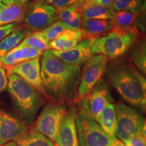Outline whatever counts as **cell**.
<instances>
[{"mask_svg":"<svg viewBox=\"0 0 146 146\" xmlns=\"http://www.w3.org/2000/svg\"><path fill=\"white\" fill-rule=\"evenodd\" d=\"M26 12L25 3L5 5L0 12V27L21 21L25 18Z\"/></svg>","mask_w":146,"mask_h":146,"instance_id":"obj_22","label":"cell"},{"mask_svg":"<svg viewBox=\"0 0 146 146\" xmlns=\"http://www.w3.org/2000/svg\"><path fill=\"white\" fill-rule=\"evenodd\" d=\"M98 123L109 135L116 137V114L115 106L112 101H109L102 110Z\"/></svg>","mask_w":146,"mask_h":146,"instance_id":"obj_20","label":"cell"},{"mask_svg":"<svg viewBox=\"0 0 146 146\" xmlns=\"http://www.w3.org/2000/svg\"><path fill=\"white\" fill-rule=\"evenodd\" d=\"M111 146H125V145L123 141H120L119 139H116L112 142V145Z\"/></svg>","mask_w":146,"mask_h":146,"instance_id":"obj_35","label":"cell"},{"mask_svg":"<svg viewBox=\"0 0 146 146\" xmlns=\"http://www.w3.org/2000/svg\"><path fill=\"white\" fill-rule=\"evenodd\" d=\"M41 56V76L46 96L56 102L74 99L81 79V66L64 62L50 50Z\"/></svg>","mask_w":146,"mask_h":146,"instance_id":"obj_1","label":"cell"},{"mask_svg":"<svg viewBox=\"0 0 146 146\" xmlns=\"http://www.w3.org/2000/svg\"><path fill=\"white\" fill-rule=\"evenodd\" d=\"M5 5L10 4H23L26 3L29 0H0Z\"/></svg>","mask_w":146,"mask_h":146,"instance_id":"obj_34","label":"cell"},{"mask_svg":"<svg viewBox=\"0 0 146 146\" xmlns=\"http://www.w3.org/2000/svg\"><path fill=\"white\" fill-rule=\"evenodd\" d=\"M139 12L137 14L132 13L129 11H118L115 12L112 19H110L113 27H136L135 24Z\"/></svg>","mask_w":146,"mask_h":146,"instance_id":"obj_24","label":"cell"},{"mask_svg":"<svg viewBox=\"0 0 146 146\" xmlns=\"http://www.w3.org/2000/svg\"><path fill=\"white\" fill-rule=\"evenodd\" d=\"M110 31L94 40L91 47V54L104 55L111 60L118 59L131 50L140 35L137 27H114Z\"/></svg>","mask_w":146,"mask_h":146,"instance_id":"obj_4","label":"cell"},{"mask_svg":"<svg viewBox=\"0 0 146 146\" xmlns=\"http://www.w3.org/2000/svg\"><path fill=\"white\" fill-rule=\"evenodd\" d=\"M95 39L93 38H84L76 46L66 51L50 50L56 57L64 62L81 66L93 56L91 53V47Z\"/></svg>","mask_w":146,"mask_h":146,"instance_id":"obj_13","label":"cell"},{"mask_svg":"<svg viewBox=\"0 0 146 146\" xmlns=\"http://www.w3.org/2000/svg\"><path fill=\"white\" fill-rule=\"evenodd\" d=\"M116 114V135L124 141L139 134H145V119L143 114L131 106L118 102L114 104Z\"/></svg>","mask_w":146,"mask_h":146,"instance_id":"obj_6","label":"cell"},{"mask_svg":"<svg viewBox=\"0 0 146 146\" xmlns=\"http://www.w3.org/2000/svg\"><path fill=\"white\" fill-rule=\"evenodd\" d=\"M108 59L102 54L93 55L85 62L77 89L78 99L87 97L103 77Z\"/></svg>","mask_w":146,"mask_h":146,"instance_id":"obj_8","label":"cell"},{"mask_svg":"<svg viewBox=\"0 0 146 146\" xmlns=\"http://www.w3.org/2000/svg\"><path fill=\"white\" fill-rule=\"evenodd\" d=\"M25 37V33L22 31H15L5 36L0 42V58L18 46Z\"/></svg>","mask_w":146,"mask_h":146,"instance_id":"obj_25","label":"cell"},{"mask_svg":"<svg viewBox=\"0 0 146 146\" xmlns=\"http://www.w3.org/2000/svg\"><path fill=\"white\" fill-rule=\"evenodd\" d=\"M129 51L130 62L145 75L146 73V47L145 41L143 39H138Z\"/></svg>","mask_w":146,"mask_h":146,"instance_id":"obj_23","label":"cell"},{"mask_svg":"<svg viewBox=\"0 0 146 146\" xmlns=\"http://www.w3.org/2000/svg\"><path fill=\"white\" fill-rule=\"evenodd\" d=\"M58 20L68 29H80L82 23V15L75 5L58 9Z\"/></svg>","mask_w":146,"mask_h":146,"instance_id":"obj_21","label":"cell"},{"mask_svg":"<svg viewBox=\"0 0 146 146\" xmlns=\"http://www.w3.org/2000/svg\"><path fill=\"white\" fill-rule=\"evenodd\" d=\"M8 89L20 118L31 125L34 123L43 104V96L17 74H8Z\"/></svg>","mask_w":146,"mask_h":146,"instance_id":"obj_3","label":"cell"},{"mask_svg":"<svg viewBox=\"0 0 146 146\" xmlns=\"http://www.w3.org/2000/svg\"><path fill=\"white\" fill-rule=\"evenodd\" d=\"M68 110L64 102H52L44 107L35 124V129L55 143L59 127Z\"/></svg>","mask_w":146,"mask_h":146,"instance_id":"obj_7","label":"cell"},{"mask_svg":"<svg viewBox=\"0 0 146 146\" xmlns=\"http://www.w3.org/2000/svg\"><path fill=\"white\" fill-rule=\"evenodd\" d=\"M114 28L110 20H83L82 19L81 29L85 38L97 39L102 34L111 31Z\"/></svg>","mask_w":146,"mask_h":146,"instance_id":"obj_18","label":"cell"},{"mask_svg":"<svg viewBox=\"0 0 146 146\" xmlns=\"http://www.w3.org/2000/svg\"><path fill=\"white\" fill-rule=\"evenodd\" d=\"M0 146H57L35 129L29 131L25 135Z\"/></svg>","mask_w":146,"mask_h":146,"instance_id":"obj_19","label":"cell"},{"mask_svg":"<svg viewBox=\"0 0 146 146\" xmlns=\"http://www.w3.org/2000/svg\"><path fill=\"white\" fill-rule=\"evenodd\" d=\"M143 0H115L112 8L116 12L129 11L132 13H139L141 10Z\"/></svg>","mask_w":146,"mask_h":146,"instance_id":"obj_27","label":"cell"},{"mask_svg":"<svg viewBox=\"0 0 146 146\" xmlns=\"http://www.w3.org/2000/svg\"><path fill=\"white\" fill-rule=\"evenodd\" d=\"M105 73L110 83L124 101L140 112H145V78L129 60H114L108 64Z\"/></svg>","mask_w":146,"mask_h":146,"instance_id":"obj_2","label":"cell"},{"mask_svg":"<svg viewBox=\"0 0 146 146\" xmlns=\"http://www.w3.org/2000/svg\"><path fill=\"white\" fill-rule=\"evenodd\" d=\"M85 38L82 29H67L56 39L49 43V49L56 51H66L72 48Z\"/></svg>","mask_w":146,"mask_h":146,"instance_id":"obj_16","label":"cell"},{"mask_svg":"<svg viewBox=\"0 0 146 146\" xmlns=\"http://www.w3.org/2000/svg\"><path fill=\"white\" fill-rule=\"evenodd\" d=\"M76 125L79 146H111L116 139L109 135L92 117L86 97L77 100Z\"/></svg>","mask_w":146,"mask_h":146,"instance_id":"obj_5","label":"cell"},{"mask_svg":"<svg viewBox=\"0 0 146 146\" xmlns=\"http://www.w3.org/2000/svg\"><path fill=\"white\" fill-rule=\"evenodd\" d=\"M74 5L81 12L83 20H110L116 12L112 6L87 3L85 0H80Z\"/></svg>","mask_w":146,"mask_h":146,"instance_id":"obj_15","label":"cell"},{"mask_svg":"<svg viewBox=\"0 0 146 146\" xmlns=\"http://www.w3.org/2000/svg\"><path fill=\"white\" fill-rule=\"evenodd\" d=\"M15 29L16 25L14 23L0 27V42L2 41L5 36L10 35L11 33L14 31Z\"/></svg>","mask_w":146,"mask_h":146,"instance_id":"obj_32","label":"cell"},{"mask_svg":"<svg viewBox=\"0 0 146 146\" xmlns=\"http://www.w3.org/2000/svg\"><path fill=\"white\" fill-rule=\"evenodd\" d=\"M67 29L68 28L61 21H57L45 29L39 31V32L50 43V41L56 39Z\"/></svg>","mask_w":146,"mask_h":146,"instance_id":"obj_28","label":"cell"},{"mask_svg":"<svg viewBox=\"0 0 146 146\" xmlns=\"http://www.w3.org/2000/svg\"><path fill=\"white\" fill-rule=\"evenodd\" d=\"M42 53L43 52L31 47L17 46L0 58V61L4 66H12L27 60L40 57Z\"/></svg>","mask_w":146,"mask_h":146,"instance_id":"obj_17","label":"cell"},{"mask_svg":"<svg viewBox=\"0 0 146 146\" xmlns=\"http://www.w3.org/2000/svg\"><path fill=\"white\" fill-rule=\"evenodd\" d=\"M86 98L91 116L98 122L105 105L112 100L108 83L102 78Z\"/></svg>","mask_w":146,"mask_h":146,"instance_id":"obj_14","label":"cell"},{"mask_svg":"<svg viewBox=\"0 0 146 146\" xmlns=\"http://www.w3.org/2000/svg\"><path fill=\"white\" fill-rule=\"evenodd\" d=\"M29 131L28 125L21 118L0 107V145L21 137Z\"/></svg>","mask_w":146,"mask_h":146,"instance_id":"obj_10","label":"cell"},{"mask_svg":"<svg viewBox=\"0 0 146 146\" xmlns=\"http://www.w3.org/2000/svg\"><path fill=\"white\" fill-rule=\"evenodd\" d=\"M87 3H94L104 6H112L115 0H85Z\"/></svg>","mask_w":146,"mask_h":146,"instance_id":"obj_33","label":"cell"},{"mask_svg":"<svg viewBox=\"0 0 146 146\" xmlns=\"http://www.w3.org/2000/svg\"><path fill=\"white\" fill-rule=\"evenodd\" d=\"M8 74H15L21 77L31 86L36 89L42 96L47 97L41 76L40 57L27 60L12 66H5Z\"/></svg>","mask_w":146,"mask_h":146,"instance_id":"obj_11","label":"cell"},{"mask_svg":"<svg viewBox=\"0 0 146 146\" xmlns=\"http://www.w3.org/2000/svg\"><path fill=\"white\" fill-rule=\"evenodd\" d=\"M24 19L29 29L39 31L58 21L57 10L52 5L38 0L27 10Z\"/></svg>","mask_w":146,"mask_h":146,"instance_id":"obj_9","label":"cell"},{"mask_svg":"<svg viewBox=\"0 0 146 146\" xmlns=\"http://www.w3.org/2000/svg\"><path fill=\"white\" fill-rule=\"evenodd\" d=\"M43 2L52 5L56 10L74 5L80 0H41Z\"/></svg>","mask_w":146,"mask_h":146,"instance_id":"obj_30","label":"cell"},{"mask_svg":"<svg viewBox=\"0 0 146 146\" xmlns=\"http://www.w3.org/2000/svg\"><path fill=\"white\" fill-rule=\"evenodd\" d=\"M18 46L31 47L35 50L44 52L49 49V42L39 31L33 33L25 37Z\"/></svg>","mask_w":146,"mask_h":146,"instance_id":"obj_26","label":"cell"},{"mask_svg":"<svg viewBox=\"0 0 146 146\" xmlns=\"http://www.w3.org/2000/svg\"><path fill=\"white\" fill-rule=\"evenodd\" d=\"M125 146H146L145 134H139L123 141Z\"/></svg>","mask_w":146,"mask_h":146,"instance_id":"obj_29","label":"cell"},{"mask_svg":"<svg viewBox=\"0 0 146 146\" xmlns=\"http://www.w3.org/2000/svg\"><path fill=\"white\" fill-rule=\"evenodd\" d=\"M5 5L4 4V3H3L1 1H0V12H1V11L3 9L5 8Z\"/></svg>","mask_w":146,"mask_h":146,"instance_id":"obj_36","label":"cell"},{"mask_svg":"<svg viewBox=\"0 0 146 146\" xmlns=\"http://www.w3.org/2000/svg\"><path fill=\"white\" fill-rule=\"evenodd\" d=\"M8 74L6 72V69L0 61V94L4 91L8 87Z\"/></svg>","mask_w":146,"mask_h":146,"instance_id":"obj_31","label":"cell"},{"mask_svg":"<svg viewBox=\"0 0 146 146\" xmlns=\"http://www.w3.org/2000/svg\"><path fill=\"white\" fill-rule=\"evenodd\" d=\"M55 143L57 146H79L74 106H71L66 112L60 123Z\"/></svg>","mask_w":146,"mask_h":146,"instance_id":"obj_12","label":"cell"}]
</instances>
